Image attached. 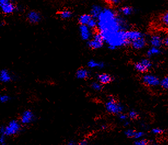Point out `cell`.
I'll return each instance as SVG.
<instances>
[{
	"label": "cell",
	"instance_id": "27",
	"mask_svg": "<svg viewBox=\"0 0 168 145\" xmlns=\"http://www.w3.org/2000/svg\"><path fill=\"white\" fill-rule=\"evenodd\" d=\"M140 62H141L142 63L144 64V66H146V68L148 69H149V68H150L151 66H152V63H151V62L148 59H143Z\"/></svg>",
	"mask_w": 168,
	"mask_h": 145
},
{
	"label": "cell",
	"instance_id": "25",
	"mask_svg": "<svg viewBox=\"0 0 168 145\" xmlns=\"http://www.w3.org/2000/svg\"><path fill=\"white\" fill-rule=\"evenodd\" d=\"M11 100V98L7 95H2L0 96V102L2 103H6L8 102Z\"/></svg>",
	"mask_w": 168,
	"mask_h": 145
},
{
	"label": "cell",
	"instance_id": "38",
	"mask_svg": "<svg viewBox=\"0 0 168 145\" xmlns=\"http://www.w3.org/2000/svg\"><path fill=\"white\" fill-rule=\"evenodd\" d=\"M164 44H165V45H166V46H168V37H167V38H166V39H165V40H164Z\"/></svg>",
	"mask_w": 168,
	"mask_h": 145
},
{
	"label": "cell",
	"instance_id": "9",
	"mask_svg": "<svg viewBox=\"0 0 168 145\" xmlns=\"http://www.w3.org/2000/svg\"><path fill=\"white\" fill-rule=\"evenodd\" d=\"M125 36L127 40L130 42H132L135 40L143 37L144 35L142 34V32L137 30H129L125 31Z\"/></svg>",
	"mask_w": 168,
	"mask_h": 145
},
{
	"label": "cell",
	"instance_id": "23",
	"mask_svg": "<svg viewBox=\"0 0 168 145\" xmlns=\"http://www.w3.org/2000/svg\"><path fill=\"white\" fill-rule=\"evenodd\" d=\"M102 85L99 82H93L91 84V87L95 91H101L102 89Z\"/></svg>",
	"mask_w": 168,
	"mask_h": 145
},
{
	"label": "cell",
	"instance_id": "29",
	"mask_svg": "<svg viewBox=\"0 0 168 145\" xmlns=\"http://www.w3.org/2000/svg\"><path fill=\"white\" fill-rule=\"evenodd\" d=\"M162 22L166 25H168V12H166L163 15L162 17Z\"/></svg>",
	"mask_w": 168,
	"mask_h": 145
},
{
	"label": "cell",
	"instance_id": "32",
	"mask_svg": "<svg viewBox=\"0 0 168 145\" xmlns=\"http://www.w3.org/2000/svg\"><path fill=\"white\" fill-rule=\"evenodd\" d=\"M147 143H148L147 141L142 139V140H140L135 141L134 143H135V145H146L147 144Z\"/></svg>",
	"mask_w": 168,
	"mask_h": 145
},
{
	"label": "cell",
	"instance_id": "37",
	"mask_svg": "<svg viewBox=\"0 0 168 145\" xmlns=\"http://www.w3.org/2000/svg\"><path fill=\"white\" fill-rule=\"evenodd\" d=\"M88 143V141L87 140H82L80 141L79 144L80 145H87Z\"/></svg>",
	"mask_w": 168,
	"mask_h": 145
},
{
	"label": "cell",
	"instance_id": "17",
	"mask_svg": "<svg viewBox=\"0 0 168 145\" xmlns=\"http://www.w3.org/2000/svg\"><path fill=\"white\" fill-rule=\"evenodd\" d=\"M103 9L99 5H94L90 10V15L94 18L97 19Z\"/></svg>",
	"mask_w": 168,
	"mask_h": 145
},
{
	"label": "cell",
	"instance_id": "8",
	"mask_svg": "<svg viewBox=\"0 0 168 145\" xmlns=\"http://www.w3.org/2000/svg\"><path fill=\"white\" fill-rule=\"evenodd\" d=\"M142 82L144 84L150 86H158L161 83V81L157 76L151 74L144 75L142 78Z\"/></svg>",
	"mask_w": 168,
	"mask_h": 145
},
{
	"label": "cell",
	"instance_id": "22",
	"mask_svg": "<svg viewBox=\"0 0 168 145\" xmlns=\"http://www.w3.org/2000/svg\"><path fill=\"white\" fill-rule=\"evenodd\" d=\"M135 68L137 70L141 73L146 72L148 70V69L141 62H139L135 64Z\"/></svg>",
	"mask_w": 168,
	"mask_h": 145
},
{
	"label": "cell",
	"instance_id": "5",
	"mask_svg": "<svg viewBox=\"0 0 168 145\" xmlns=\"http://www.w3.org/2000/svg\"><path fill=\"white\" fill-rule=\"evenodd\" d=\"M35 116L34 113L29 109L24 111L20 117V122L23 125H27L35 121Z\"/></svg>",
	"mask_w": 168,
	"mask_h": 145
},
{
	"label": "cell",
	"instance_id": "36",
	"mask_svg": "<svg viewBox=\"0 0 168 145\" xmlns=\"http://www.w3.org/2000/svg\"><path fill=\"white\" fill-rule=\"evenodd\" d=\"M105 1L112 3L113 4H118L120 2V0H105Z\"/></svg>",
	"mask_w": 168,
	"mask_h": 145
},
{
	"label": "cell",
	"instance_id": "11",
	"mask_svg": "<svg viewBox=\"0 0 168 145\" xmlns=\"http://www.w3.org/2000/svg\"><path fill=\"white\" fill-rule=\"evenodd\" d=\"M13 76L7 69H3L0 71V81L3 83H8L12 81Z\"/></svg>",
	"mask_w": 168,
	"mask_h": 145
},
{
	"label": "cell",
	"instance_id": "19",
	"mask_svg": "<svg viewBox=\"0 0 168 145\" xmlns=\"http://www.w3.org/2000/svg\"><path fill=\"white\" fill-rule=\"evenodd\" d=\"M59 15L63 19H68L72 17V13L69 10H63L59 13Z\"/></svg>",
	"mask_w": 168,
	"mask_h": 145
},
{
	"label": "cell",
	"instance_id": "30",
	"mask_svg": "<svg viewBox=\"0 0 168 145\" xmlns=\"http://www.w3.org/2000/svg\"><path fill=\"white\" fill-rule=\"evenodd\" d=\"M129 117L132 119H136L138 117V114L137 112L134 111H130L129 113Z\"/></svg>",
	"mask_w": 168,
	"mask_h": 145
},
{
	"label": "cell",
	"instance_id": "14",
	"mask_svg": "<svg viewBox=\"0 0 168 145\" xmlns=\"http://www.w3.org/2000/svg\"><path fill=\"white\" fill-rule=\"evenodd\" d=\"M146 44V40L144 36H143L132 41V46L134 49H140L144 48Z\"/></svg>",
	"mask_w": 168,
	"mask_h": 145
},
{
	"label": "cell",
	"instance_id": "34",
	"mask_svg": "<svg viewBox=\"0 0 168 145\" xmlns=\"http://www.w3.org/2000/svg\"><path fill=\"white\" fill-rule=\"evenodd\" d=\"M127 118H128V116L126 114L122 113L119 114V118L121 121L125 122L127 121Z\"/></svg>",
	"mask_w": 168,
	"mask_h": 145
},
{
	"label": "cell",
	"instance_id": "33",
	"mask_svg": "<svg viewBox=\"0 0 168 145\" xmlns=\"http://www.w3.org/2000/svg\"><path fill=\"white\" fill-rule=\"evenodd\" d=\"M6 135L5 134H1L0 136V143L2 145H4L6 144Z\"/></svg>",
	"mask_w": 168,
	"mask_h": 145
},
{
	"label": "cell",
	"instance_id": "28",
	"mask_svg": "<svg viewBox=\"0 0 168 145\" xmlns=\"http://www.w3.org/2000/svg\"><path fill=\"white\" fill-rule=\"evenodd\" d=\"M135 131L132 130V129H129V130H127V131H125V135L127 136L128 138H134V136L135 134Z\"/></svg>",
	"mask_w": 168,
	"mask_h": 145
},
{
	"label": "cell",
	"instance_id": "18",
	"mask_svg": "<svg viewBox=\"0 0 168 145\" xmlns=\"http://www.w3.org/2000/svg\"><path fill=\"white\" fill-rule=\"evenodd\" d=\"M92 18L91 15L88 14L81 15L78 18V23L80 25H87Z\"/></svg>",
	"mask_w": 168,
	"mask_h": 145
},
{
	"label": "cell",
	"instance_id": "4",
	"mask_svg": "<svg viewBox=\"0 0 168 145\" xmlns=\"http://www.w3.org/2000/svg\"><path fill=\"white\" fill-rule=\"evenodd\" d=\"M105 42L100 32H96L87 43V46L92 49H99L103 46Z\"/></svg>",
	"mask_w": 168,
	"mask_h": 145
},
{
	"label": "cell",
	"instance_id": "3",
	"mask_svg": "<svg viewBox=\"0 0 168 145\" xmlns=\"http://www.w3.org/2000/svg\"><path fill=\"white\" fill-rule=\"evenodd\" d=\"M105 107L106 111L112 114H119L124 109L123 106L113 98L109 100L105 104Z\"/></svg>",
	"mask_w": 168,
	"mask_h": 145
},
{
	"label": "cell",
	"instance_id": "16",
	"mask_svg": "<svg viewBox=\"0 0 168 145\" xmlns=\"http://www.w3.org/2000/svg\"><path fill=\"white\" fill-rule=\"evenodd\" d=\"M150 43L152 46L159 48L163 44V40L158 35H154L151 37Z\"/></svg>",
	"mask_w": 168,
	"mask_h": 145
},
{
	"label": "cell",
	"instance_id": "26",
	"mask_svg": "<svg viewBox=\"0 0 168 145\" xmlns=\"http://www.w3.org/2000/svg\"><path fill=\"white\" fill-rule=\"evenodd\" d=\"M160 84L163 89L168 90V76L162 79Z\"/></svg>",
	"mask_w": 168,
	"mask_h": 145
},
{
	"label": "cell",
	"instance_id": "15",
	"mask_svg": "<svg viewBox=\"0 0 168 145\" xmlns=\"http://www.w3.org/2000/svg\"><path fill=\"white\" fill-rule=\"evenodd\" d=\"M87 66L89 68H98V69H102L105 66L104 63L102 62H97L93 60V59H90L87 62Z\"/></svg>",
	"mask_w": 168,
	"mask_h": 145
},
{
	"label": "cell",
	"instance_id": "1",
	"mask_svg": "<svg viewBox=\"0 0 168 145\" xmlns=\"http://www.w3.org/2000/svg\"><path fill=\"white\" fill-rule=\"evenodd\" d=\"M97 28L104 40L109 35L124 30L125 23L110 8L103 9L97 18Z\"/></svg>",
	"mask_w": 168,
	"mask_h": 145
},
{
	"label": "cell",
	"instance_id": "10",
	"mask_svg": "<svg viewBox=\"0 0 168 145\" xmlns=\"http://www.w3.org/2000/svg\"><path fill=\"white\" fill-rule=\"evenodd\" d=\"M27 18L30 23L32 24H37L41 20V15L39 13L35 11H32L28 13Z\"/></svg>",
	"mask_w": 168,
	"mask_h": 145
},
{
	"label": "cell",
	"instance_id": "7",
	"mask_svg": "<svg viewBox=\"0 0 168 145\" xmlns=\"http://www.w3.org/2000/svg\"><path fill=\"white\" fill-rule=\"evenodd\" d=\"M79 30L80 37L83 41H88L93 36L92 29L87 25H80Z\"/></svg>",
	"mask_w": 168,
	"mask_h": 145
},
{
	"label": "cell",
	"instance_id": "31",
	"mask_svg": "<svg viewBox=\"0 0 168 145\" xmlns=\"http://www.w3.org/2000/svg\"><path fill=\"white\" fill-rule=\"evenodd\" d=\"M152 132L154 134L158 135V134H161L163 133V130L162 129H160V128H156L153 129L152 130Z\"/></svg>",
	"mask_w": 168,
	"mask_h": 145
},
{
	"label": "cell",
	"instance_id": "12",
	"mask_svg": "<svg viewBox=\"0 0 168 145\" xmlns=\"http://www.w3.org/2000/svg\"><path fill=\"white\" fill-rule=\"evenodd\" d=\"M98 81L102 85L108 84L112 82L113 80L112 76L110 74L107 73H101L99 74L97 76Z\"/></svg>",
	"mask_w": 168,
	"mask_h": 145
},
{
	"label": "cell",
	"instance_id": "39",
	"mask_svg": "<svg viewBox=\"0 0 168 145\" xmlns=\"http://www.w3.org/2000/svg\"><path fill=\"white\" fill-rule=\"evenodd\" d=\"M75 142H74V141H72V140H71V141H69V142H68V145H75Z\"/></svg>",
	"mask_w": 168,
	"mask_h": 145
},
{
	"label": "cell",
	"instance_id": "24",
	"mask_svg": "<svg viewBox=\"0 0 168 145\" xmlns=\"http://www.w3.org/2000/svg\"><path fill=\"white\" fill-rule=\"evenodd\" d=\"M87 25H88V27L90 28L91 29H95L97 27V19L94 18H92L90 20V21L89 22L88 24Z\"/></svg>",
	"mask_w": 168,
	"mask_h": 145
},
{
	"label": "cell",
	"instance_id": "21",
	"mask_svg": "<svg viewBox=\"0 0 168 145\" xmlns=\"http://www.w3.org/2000/svg\"><path fill=\"white\" fill-rule=\"evenodd\" d=\"M120 12L122 13L123 15L127 16L132 15V13L133 12V8L129 6H124L120 9Z\"/></svg>",
	"mask_w": 168,
	"mask_h": 145
},
{
	"label": "cell",
	"instance_id": "2",
	"mask_svg": "<svg viewBox=\"0 0 168 145\" xmlns=\"http://www.w3.org/2000/svg\"><path fill=\"white\" fill-rule=\"evenodd\" d=\"M22 125L20 121L13 119L8 123L7 126H5L4 134L6 136H13L17 135L22 130Z\"/></svg>",
	"mask_w": 168,
	"mask_h": 145
},
{
	"label": "cell",
	"instance_id": "40",
	"mask_svg": "<svg viewBox=\"0 0 168 145\" xmlns=\"http://www.w3.org/2000/svg\"><path fill=\"white\" fill-rule=\"evenodd\" d=\"M10 1H12V0H10Z\"/></svg>",
	"mask_w": 168,
	"mask_h": 145
},
{
	"label": "cell",
	"instance_id": "20",
	"mask_svg": "<svg viewBox=\"0 0 168 145\" xmlns=\"http://www.w3.org/2000/svg\"><path fill=\"white\" fill-rule=\"evenodd\" d=\"M161 53V49L158 47H152L147 52V55L149 57L153 56L154 55L159 54Z\"/></svg>",
	"mask_w": 168,
	"mask_h": 145
},
{
	"label": "cell",
	"instance_id": "6",
	"mask_svg": "<svg viewBox=\"0 0 168 145\" xmlns=\"http://www.w3.org/2000/svg\"><path fill=\"white\" fill-rule=\"evenodd\" d=\"M0 7L4 14L8 15L14 12L15 6L10 0H0Z\"/></svg>",
	"mask_w": 168,
	"mask_h": 145
},
{
	"label": "cell",
	"instance_id": "35",
	"mask_svg": "<svg viewBox=\"0 0 168 145\" xmlns=\"http://www.w3.org/2000/svg\"><path fill=\"white\" fill-rule=\"evenodd\" d=\"M144 135V133L142 131H139V132H136L134 138L135 139H140L142 138Z\"/></svg>",
	"mask_w": 168,
	"mask_h": 145
},
{
	"label": "cell",
	"instance_id": "13",
	"mask_svg": "<svg viewBox=\"0 0 168 145\" xmlns=\"http://www.w3.org/2000/svg\"><path fill=\"white\" fill-rule=\"evenodd\" d=\"M90 76V72L88 69L81 68L76 72V77L78 79L85 80Z\"/></svg>",
	"mask_w": 168,
	"mask_h": 145
}]
</instances>
